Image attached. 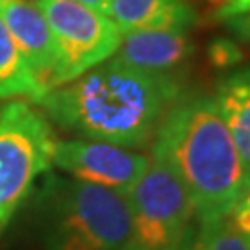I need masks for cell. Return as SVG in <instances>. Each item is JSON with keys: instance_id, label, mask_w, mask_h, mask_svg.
Here are the masks:
<instances>
[{"instance_id": "9", "label": "cell", "mask_w": 250, "mask_h": 250, "mask_svg": "<svg viewBox=\"0 0 250 250\" xmlns=\"http://www.w3.org/2000/svg\"><path fill=\"white\" fill-rule=\"evenodd\" d=\"M193 56L195 43L189 30L165 28L125 34L111 58L148 74L180 78L182 69Z\"/></svg>"}, {"instance_id": "18", "label": "cell", "mask_w": 250, "mask_h": 250, "mask_svg": "<svg viewBox=\"0 0 250 250\" xmlns=\"http://www.w3.org/2000/svg\"><path fill=\"white\" fill-rule=\"evenodd\" d=\"M82 4H85V6H89L93 9H99L102 13H106L109 15V0H78Z\"/></svg>"}, {"instance_id": "4", "label": "cell", "mask_w": 250, "mask_h": 250, "mask_svg": "<svg viewBox=\"0 0 250 250\" xmlns=\"http://www.w3.org/2000/svg\"><path fill=\"white\" fill-rule=\"evenodd\" d=\"M50 121L26 100L0 107V235L45 172L54 167Z\"/></svg>"}, {"instance_id": "14", "label": "cell", "mask_w": 250, "mask_h": 250, "mask_svg": "<svg viewBox=\"0 0 250 250\" xmlns=\"http://www.w3.org/2000/svg\"><path fill=\"white\" fill-rule=\"evenodd\" d=\"M208 60L215 69L221 71H233L241 67L245 60V52L241 43L233 37H215L208 45Z\"/></svg>"}, {"instance_id": "7", "label": "cell", "mask_w": 250, "mask_h": 250, "mask_svg": "<svg viewBox=\"0 0 250 250\" xmlns=\"http://www.w3.org/2000/svg\"><path fill=\"white\" fill-rule=\"evenodd\" d=\"M54 167L69 178L128 195L150 163V158L134 148L97 139H65L54 145Z\"/></svg>"}, {"instance_id": "6", "label": "cell", "mask_w": 250, "mask_h": 250, "mask_svg": "<svg viewBox=\"0 0 250 250\" xmlns=\"http://www.w3.org/2000/svg\"><path fill=\"white\" fill-rule=\"evenodd\" d=\"M52 32L62 85L109 60L123 34L109 15L78 0H36Z\"/></svg>"}, {"instance_id": "10", "label": "cell", "mask_w": 250, "mask_h": 250, "mask_svg": "<svg viewBox=\"0 0 250 250\" xmlns=\"http://www.w3.org/2000/svg\"><path fill=\"white\" fill-rule=\"evenodd\" d=\"M109 17L125 36L139 30H191L198 15L191 0H109Z\"/></svg>"}, {"instance_id": "3", "label": "cell", "mask_w": 250, "mask_h": 250, "mask_svg": "<svg viewBox=\"0 0 250 250\" xmlns=\"http://www.w3.org/2000/svg\"><path fill=\"white\" fill-rule=\"evenodd\" d=\"M45 195V250H128L125 195L74 178H52Z\"/></svg>"}, {"instance_id": "1", "label": "cell", "mask_w": 250, "mask_h": 250, "mask_svg": "<svg viewBox=\"0 0 250 250\" xmlns=\"http://www.w3.org/2000/svg\"><path fill=\"white\" fill-rule=\"evenodd\" d=\"M180 99V78L148 74L109 58L50 89L37 106L67 132L135 150L154 141Z\"/></svg>"}, {"instance_id": "16", "label": "cell", "mask_w": 250, "mask_h": 250, "mask_svg": "<svg viewBox=\"0 0 250 250\" xmlns=\"http://www.w3.org/2000/svg\"><path fill=\"white\" fill-rule=\"evenodd\" d=\"M250 13V0H215L213 19L215 21H228L237 15Z\"/></svg>"}, {"instance_id": "12", "label": "cell", "mask_w": 250, "mask_h": 250, "mask_svg": "<svg viewBox=\"0 0 250 250\" xmlns=\"http://www.w3.org/2000/svg\"><path fill=\"white\" fill-rule=\"evenodd\" d=\"M45 95L0 15V100H26L37 106Z\"/></svg>"}, {"instance_id": "5", "label": "cell", "mask_w": 250, "mask_h": 250, "mask_svg": "<svg viewBox=\"0 0 250 250\" xmlns=\"http://www.w3.org/2000/svg\"><path fill=\"white\" fill-rule=\"evenodd\" d=\"M126 200L130 208L128 250H178L197 223L186 188L154 154Z\"/></svg>"}, {"instance_id": "13", "label": "cell", "mask_w": 250, "mask_h": 250, "mask_svg": "<svg viewBox=\"0 0 250 250\" xmlns=\"http://www.w3.org/2000/svg\"><path fill=\"white\" fill-rule=\"evenodd\" d=\"M178 250H250V245L228 217H221L193 224Z\"/></svg>"}, {"instance_id": "15", "label": "cell", "mask_w": 250, "mask_h": 250, "mask_svg": "<svg viewBox=\"0 0 250 250\" xmlns=\"http://www.w3.org/2000/svg\"><path fill=\"white\" fill-rule=\"evenodd\" d=\"M228 219L233 224V228L241 233L250 245V182L245 186L239 198L235 200L232 211L228 213Z\"/></svg>"}, {"instance_id": "17", "label": "cell", "mask_w": 250, "mask_h": 250, "mask_svg": "<svg viewBox=\"0 0 250 250\" xmlns=\"http://www.w3.org/2000/svg\"><path fill=\"white\" fill-rule=\"evenodd\" d=\"M224 26L228 28L233 39H237L239 43H245V45H250V13L224 21Z\"/></svg>"}, {"instance_id": "11", "label": "cell", "mask_w": 250, "mask_h": 250, "mask_svg": "<svg viewBox=\"0 0 250 250\" xmlns=\"http://www.w3.org/2000/svg\"><path fill=\"white\" fill-rule=\"evenodd\" d=\"M215 102L239 152L247 186L250 182V67H237L221 76Z\"/></svg>"}, {"instance_id": "8", "label": "cell", "mask_w": 250, "mask_h": 250, "mask_svg": "<svg viewBox=\"0 0 250 250\" xmlns=\"http://www.w3.org/2000/svg\"><path fill=\"white\" fill-rule=\"evenodd\" d=\"M0 15L13 37L22 60L48 93L62 85L60 58L45 15L30 0H0Z\"/></svg>"}, {"instance_id": "2", "label": "cell", "mask_w": 250, "mask_h": 250, "mask_svg": "<svg viewBox=\"0 0 250 250\" xmlns=\"http://www.w3.org/2000/svg\"><path fill=\"white\" fill-rule=\"evenodd\" d=\"M152 154L178 176L197 223L228 217L245 189L239 152L211 95L182 97L172 104L154 135Z\"/></svg>"}]
</instances>
